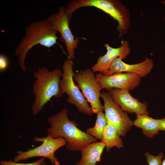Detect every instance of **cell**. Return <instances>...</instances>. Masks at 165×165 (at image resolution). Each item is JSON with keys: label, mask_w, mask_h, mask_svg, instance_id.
I'll return each mask as SVG.
<instances>
[{"label": "cell", "mask_w": 165, "mask_h": 165, "mask_svg": "<svg viewBox=\"0 0 165 165\" xmlns=\"http://www.w3.org/2000/svg\"><path fill=\"white\" fill-rule=\"evenodd\" d=\"M68 110L62 109L47 119L50 127L47 130V135L54 138H64L67 142L66 147L72 151H79L97 139L79 129L77 124L70 120Z\"/></svg>", "instance_id": "6da1fadb"}, {"label": "cell", "mask_w": 165, "mask_h": 165, "mask_svg": "<svg viewBox=\"0 0 165 165\" xmlns=\"http://www.w3.org/2000/svg\"><path fill=\"white\" fill-rule=\"evenodd\" d=\"M57 32L47 19L33 22L26 27L24 36L15 52L23 71L26 72L25 60L29 51L38 44L48 48L53 46L58 38Z\"/></svg>", "instance_id": "7a4b0ae2"}, {"label": "cell", "mask_w": 165, "mask_h": 165, "mask_svg": "<svg viewBox=\"0 0 165 165\" xmlns=\"http://www.w3.org/2000/svg\"><path fill=\"white\" fill-rule=\"evenodd\" d=\"M63 74L59 68L50 71L46 67L35 72L33 75L36 80L32 89L35 95L31 108L33 115L36 116L42 111L53 97L58 98L63 96L59 86Z\"/></svg>", "instance_id": "3957f363"}, {"label": "cell", "mask_w": 165, "mask_h": 165, "mask_svg": "<svg viewBox=\"0 0 165 165\" xmlns=\"http://www.w3.org/2000/svg\"><path fill=\"white\" fill-rule=\"evenodd\" d=\"M85 7H94L109 14L118 23L117 30L119 37L126 34L130 24V11L121 1L118 0H72L65 8L69 15Z\"/></svg>", "instance_id": "277c9868"}, {"label": "cell", "mask_w": 165, "mask_h": 165, "mask_svg": "<svg viewBox=\"0 0 165 165\" xmlns=\"http://www.w3.org/2000/svg\"><path fill=\"white\" fill-rule=\"evenodd\" d=\"M74 64L72 60L68 58L64 61L62 66L63 74L60 82L62 93H66L68 97V103L75 105L78 111L89 116L93 113L91 107L79 88L74 83L73 78Z\"/></svg>", "instance_id": "5b68a950"}, {"label": "cell", "mask_w": 165, "mask_h": 165, "mask_svg": "<svg viewBox=\"0 0 165 165\" xmlns=\"http://www.w3.org/2000/svg\"><path fill=\"white\" fill-rule=\"evenodd\" d=\"M35 142H42L40 146L26 151L19 150L16 153L17 155L13 157V161L18 162L29 158L42 157L49 159L54 165H60L58 159L55 156L56 151L60 148L66 145L67 142L62 137L54 138L47 135L45 137H35L33 139Z\"/></svg>", "instance_id": "8992f818"}, {"label": "cell", "mask_w": 165, "mask_h": 165, "mask_svg": "<svg viewBox=\"0 0 165 165\" xmlns=\"http://www.w3.org/2000/svg\"><path fill=\"white\" fill-rule=\"evenodd\" d=\"M73 78L77 83V86L82 91L84 96L90 104L93 113L103 112V105L100 100L101 96L100 91L102 88L92 70L87 69L81 70L77 73H74Z\"/></svg>", "instance_id": "52a82bcc"}, {"label": "cell", "mask_w": 165, "mask_h": 165, "mask_svg": "<svg viewBox=\"0 0 165 165\" xmlns=\"http://www.w3.org/2000/svg\"><path fill=\"white\" fill-rule=\"evenodd\" d=\"M101 97L104 101L107 124L114 126L120 136H124L133 125L132 121L127 113L113 100L108 92H102Z\"/></svg>", "instance_id": "ba28073f"}, {"label": "cell", "mask_w": 165, "mask_h": 165, "mask_svg": "<svg viewBox=\"0 0 165 165\" xmlns=\"http://www.w3.org/2000/svg\"><path fill=\"white\" fill-rule=\"evenodd\" d=\"M68 15L65 8L61 6L57 13L49 16L47 19L61 34L66 46L68 58L72 60L75 58V50L78 47L79 38H75L69 28Z\"/></svg>", "instance_id": "9c48e42d"}, {"label": "cell", "mask_w": 165, "mask_h": 165, "mask_svg": "<svg viewBox=\"0 0 165 165\" xmlns=\"http://www.w3.org/2000/svg\"><path fill=\"white\" fill-rule=\"evenodd\" d=\"M98 83L102 89L109 90L113 88L130 91L138 86L141 78L135 73H118L105 76L99 73L95 75Z\"/></svg>", "instance_id": "30bf717a"}, {"label": "cell", "mask_w": 165, "mask_h": 165, "mask_svg": "<svg viewBox=\"0 0 165 165\" xmlns=\"http://www.w3.org/2000/svg\"><path fill=\"white\" fill-rule=\"evenodd\" d=\"M108 93L113 100L126 112L148 115L147 103L138 101L131 95L129 91L113 88L109 90Z\"/></svg>", "instance_id": "8fae6325"}, {"label": "cell", "mask_w": 165, "mask_h": 165, "mask_svg": "<svg viewBox=\"0 0 165 165\" xmlns=\"http://www.w3.org/2000/svg\"><path fill=\"white\" fill-rule=\"evenodd\" d=\"M119 47L114 48L105 43L104 46L107 49V52L103 56H100L97 60V63L91 68L94 73L99 72L103 75L108 71L110 66L114 60L119 57L122 60L127 58L130 54L131 50L130 43L127 40H122Z\"/></svg>", "instance_id": "7c38bea8"}, {"label": "cell", "mask_w": 165, "mask_h": 165, "mask_svg": "<svg viewBox=\"0 0 165 165\" xmlns=\"http://www.w3.org/2000/svg\"><path fill=\"white\" fill-rule=\"evenodd\" d=\"M154 66L153 61L146 57L142 62L135 64H127L119 57H117L112 62L108 72L104 75L108 76L118 73L130 72L136 74L141 78L149 74Z\"/></svg>", "instance_id": "4fadbf2b"}, {"label": "cell", "mask_w": 165, "mask_h": 165, "mask_svg": "<svg viewBox=\"0 0 165 165\" xmlns=\"http://www.w3.org/2000/svg\"><path fill=\"white\" fill-rule=\"evenodd\" d=\"M106 145L100 141L92 143L81 150V157L76 165H96L101 161V156Z\"/></svg>", "instance_id": "5bb4252c"}, {"label": "cell", "mask_w": 165, "mask_h": 165, "mask_svg": "<svg viewBox=\"0 0 165 165\" xmlns=\"http://www.w3.org/2000/svg\"><path fill=\"white\" fill-rule=\"evenodd\" d=\"M136 117L132 121L133 125L141 128L147 137L151 138L159 133L160 119H153L146 114L136 115Z\"/></svg>", "instance_id": "9a60e30c"}, {"label": "cell", "mask_w": 165, "mask_h": 165, "mask_svg": "<svg viewBox=\"0 0 165 165\" xmlns=\"http://www.w3.org/2000/svg\"><path fill=\"white\" fill-rule=\"evenodd\" d=\"M115 128L113 126L107 124L103 132L101 141L106 145V150L109 152L114 147L120 148L123 147L122 140Z\"/></svg>", "instance_id": "2e32d148"}, {"label": "cell", "mask_w": 165, "mask_h": 165, "mask_svg": "<svg viewBox=\"0 0 165 165\" xmlns=\"http://www.w3.org/2000/svg\"><path fill=\"white\" fill-rule=\"evenodd\" d=\"M107 124V121L105 114L103 112L100 111L97 113L95 124L93 127L86 130V133L98 140H101L104 129Z\"/></svg>", "instance_id": "e0dca14e"}, {"label": "cell", "mask_w": 165, "mask_h": 165, "mask_svg": "<svg viewBox=\"0 0 165 165\" xmlns=\"http://www.w3.org/2000/svg\"><path fill=\"white\" fill-rule=\"evenodd\" d=\"M145 155L146 158L147 162L149 165H162L164 154L162 152L157 156L151 155L148 152H146Z\"/></svg>", "instance_id": "ac0fdd59"}, {"label": "cell", "mask_w": 165, "mask_h": 165, "mask_svg": "<svg viewBox=\"0 0 165 165\" xmlns=\"http://www.w3.org/2000/svg\"><path fill=\"white\" fill-rule=\"evenodd\" d=\"M44 160L45 157H42L37 161L31 163H20L9 160L1 161L0 163L1 165H42Z\"/></svg>", "instance_id": "d6986e66"}, {"label": "cell", "mask_w": 165, "mask_h": 165, "mask_svg": "<svg viewBox=\"0 0 165 165\" xmlns=\"http://www.w3.org/2000/svg\"><path fill=\"white\" fill-rule=\"evenodd\" d=\"M8 65V61L6 57L4 55H0V70L3 71L5 70Z\"/></svg>", "instance_id": "ffe728a7"}, {"label": "cell", "mask_w": 165, "mask_h": 165, "mask_svg": "<svg viewBox=\"0 0 165 165\" xmlns=\"http://www.w3.org/2000/svg\"><path fill=\"white\" fill-rule=\"evenodd\" d=\"M159 128L160 131L162 130L165 131V117L160 119Z\"/></svg>", "instance_id": "44dd1931"}, {"label": "cell", "mask_w": 165, "mask_h": 165, "mask_svg": "<svg viewBox=\"0 0 165 165\" xmlns=\"http://www.w3.org/2000/svg\"><path fill=\"white\" fill-rule=\"evenodd\" d=\"M162 165H165V159L162 160Z\"/></svg>", "instance_id": "7402d4cb"}, {"label": "cell", "mask_w": 165, "mask_h": 165, "mask_svg": "<svg viewBox=\"0 0 165 165\" xmlns=\"http://www.w3.org/2000/svg\"><path fill=\"white\" fill-rule=\"evenodd\" d=\"M42 165H46V163L44 161L43 162Z\"/></svg>", "instance_id": "603a6c76"}, {"label": "cell", "mask_w": 165, "mask_h": 165, "mask_svg": "<svg viewBox=\"0 0 165 165\" xmlns=\"http://www.w3.org/2000/svg\"><path fill=\"white\" fill-rule=\"evenodd\" d=\"M161 3L162 4L165 6V1H162L161 2Z\"/></svg>", "instance_id": "cb8c5ba5"}]
</instances>
